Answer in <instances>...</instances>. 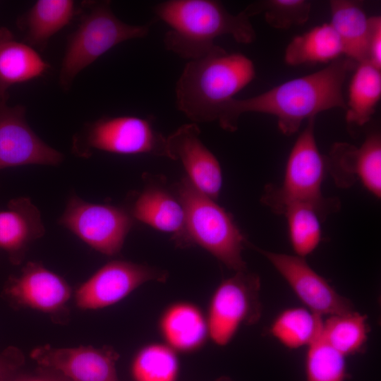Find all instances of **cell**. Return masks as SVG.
Instances as JSON below:
<instances>
[{"instance_id": "cell-28", "label": "cell", "mask_w": 381, "mask_h": 381, "mask_svg": "<svg viewBox=\"0 0 381 381\" xmlns=\"http://www.w3.org/2000/svg\"><path fill=\"white\" fill-rule=\"evenodd\" d=\"M283 214L287 220L289 240L296 255L305 258L312 253L322 239L321 219L312 207L296 204Z\"/></svg>"}, {"instance_id": "cell-27", "label": "cell", "mask_w": 381, "mask_h": 381, "mask_svg": "<svg viewBox=\"0 0 381 381\" xmlns=\"http://www.w3.org/2000/svg\"><path fill=\"white\" fill-rule=\"evenodd\" d=\"M179 371L176 352L164 343L145 345L138 351L131 363L135 381H176Z\"/></svg>"}, {"instance_id": "cell-25", "label": "cell", "mask_w": 381, "mask_h": 381, "mask_svg": "<svg viewBox=\"0 0 381 381\" xmlns=\"http://www.w3.org/2000/svg\"><path fill=\"white\" fill-rule=\"evenodd\" d=\"M323 320L308 308H288L279 313L271 325L270 332L288 349L307 347L319 338Z\"/></svg>"}, {"instance_id": "cell-16", "label": "cell", "mask_w": 381, "mask_h": 381, "mask_svg": "<svg viewBox=\"0 0 381 381\" xmlns=\"http://www.w3.org/2000/svg\"><path fill=\"white\" fill-rule=\"evenodd\" d=\"M6 291L19 305L51 315L64 310L72 294L61 277L33 262L10 281Z\"/></svg>"}, {"instance_id": "cell-2", "label": "cell", "mask_w": 381, "mask_h": 381, "mask_svg": "<svg viewBox=\"0 0 381 381\" xmlns=\"http://www.w3.org/2000/svg\"><path fill=\"white\" fill-rule=\"evenodd\" d=\"M154 11L169 27L163 38L165 48L188 61L209 54L220 36L231 35L241 44L256 38L250 18L243 11L229 13L219 1L168 0L157 4Z\"/></svg>"}, {"instance_id": "cell-32", "label": "cell", "mask_w": 381, "mask_h": 381, "mask_svg": "<svg viewBox=\"0 0 381 381\" xmlns=\"http://www.w3.org/2000/svg\"><path fill=\"white\" fill-rule=\"evenodd\" d=\"M23 362V354L16 349L0 353V381H11V377Z\"/></svg>"}, {"instance_id": "cell-18", "label": "cell", "mask_w": 381, "mask_h": 381, "mask_svg": "<svg viewBox=\"0 0 381 381\" xmlns=\"http://www.w3.org/2000/svg\"><path fill=\"white\" fill-rule=\"evenodd\" d=\"M44 233L40 212L29 198L13 199L0 210V249L14 262H20L30 244Z\"/></svg>"}, {"instance_id": "cell-33", "label": "cell", "mask_w": 381, "mask_h": 381, "mask_svg": "<svg viewBox=\"0 0 381 381\" xmlns=\"http://www.w3.org/2000/svg\"><path fill=\"white\" fill-rule=\"evenodd\" d=\"M11 381H68L59 374L49 370L40 368L35 375L11 380Z\"/></svg>"}, {"instance_id": "cell-31", "label": "cell", "mask_w": 381, "mask_h": 381, "mask_svg": "<svg viewBox=\"0 0 381 381\" xmlns=\"http://www.w3.org/2000/svg\"><path fill=\"white\" fill-rule=\"evenodd\" d=\"M370 30L368 39V61L381 69V17H370Z\"/></svg>"}, {"instance_id": "cell-30", "label": "cell", "mask_w": 381, "mask_h": 381, "mask_svg": "<svg viewBox=\"0 0 381 381\" xmlns=\"http://www.w3.org/2000/svg\"><path fill=\"white\" fill-rule=\"evenodd\" d=\"M311 2L306 0H266L248 5L242 11L250 18L264 13L267 23L277 29H289L309 18Z\"/></svg>"}, {"instance_id": "cell-34", "label": "cell", "mask_w": 381, "mask_h": 381, "mask_svg": "<svg viewBox=\"0 0 381 381\" xmlns=\"http://www.w3.org/2000/svg\"><path fill=\"white\" fill-rule=\"evenodd\" d=\"M217 381H231V380L226 377H222V378L219 379Z\"/></svg>"}, {"instance_id": "cell-11", "label": "cell", "mask_w": 381, "mask_h": 381, "mask_svg": "<svg viewBox=\"0 0 381 381\" xmlns=\"http://www.w3.org/2000/svg\"><path fill=\"white\" fill-rule=\"evenodd\" d=\"M249 245L265 256L286 280L302 303L312 312L335 315L354 310L351 301L339 294L308 264L305 258L274 253Z\"/></svg>"}, {"instance_id": "cell-19", "label": "cell", "mask_w": 381, "mask_h": 381, "mask_svg": "<svg viewBox=\"0 0 381 381\" xmlns=\"http://www.w3.org/2000/svg\"><path fill=\"white\" fill-rule=\"evenodd\" d=\"M159 329L164 344L176 353L195 351L209 338L206 316L189 302L169 306L159 318Z\"/></svg>"}, {"instance_id": "cell-17", "label": "cell", "mask_w": 381, "mask_h": 381, "mask_svg": "<svg viewBox=\"0 0 381 381\" xmlns=\"http://www.w3.org/2000/svg\"><path fill=\"white\" fill-rule=\"evenodd\" d=\"M130 214L157 230L171 234L177 246H190L183 207L176 197L162 186H147L135 200Z\"/></svg>"}, {"instance_id": "cell-20", "label": "cell", "mask_w": 381, "mask_h": 381, "mask_svg": "<svg viewBox=\"0 0 381 381\" xmlns=\"http://www.w3.org/2000/svg\"><path fill=\"white\" fill-rule=\"evenodd\" d=\"M49 68L33 47L16 40L6 28H0V101L8 100L11 86L40 77Z\"/></svg>"}, {"instance_id": "cell-13", "label": "cell", "mask_w": 381, "mask_h": 381, "mask_svg": "<svg viewBox=\"0 0 381 381\" xmlns=\"http://www.w3.org/2000/svg\"><path fill=\"white\" fill-rule=\"evenodd\" d=\"M30 356L40 368L56 373L68 381H120L116 367L119 355L109 346L45 345L32 350Z\"/></svg>"}, {"instance_id": "cell-1", "label": "cell", "mask_w": 381, "mask_h": 381, "mask_svg": "<svg viewBox=\"0 0 381 381\" xmlns=\"http://www.w3.org/2000/svg\"><path fill=\"white\" fill-rule=\"evenodd\" d=\"M356 65L346 57H339L317 72L286 81L254 97L233 98L220 107L217 121L224 130L234 132L245 113L270 114L277 118L280 131L290 136L305 119L315 118L320 112L339 107L346 109L343 86Z\"/></svg>"}, {"instance_id": "cell-5", "label": "cell", "mask_w": 381, "mask_h": 381, "mask_svg": "<svg viewBox=\"0 0 381 381\" xmlns=\"http://www.w3.org/2000/svg\"><path fill=\"white\" fill-rule=\"evenodd\" d=\"M174 189L185 212L190 246H200L235 272L246 270L242 251L247 240L231 214L202 193L187 176L176 183Z\"/></svg>"}, {"instance_id": "cell-14", "label": "cell", "mask_w": 381, "mask_h": 381, "mask_svg": "<svg viewBox=\"0 0 381 381\" xmlns=\"http://www.w3.org/2000/svg\"><path fill=\"white\" fill-rule=\"evenodd\" d=\"M325 157L326 170L338 187L347 188L356 182L377 198L381 197V138L372 133L360 147L334 143Z\"/></svg>"}, {"instance_id": "cell-12", "label": "cell", "mask_w": 381, "mask_h": 381, "mask_svg": "<svg viewBox=\"0 0 381 381\" xmlns=\"http://www.w3.org/2000/svg\"><path fill=\"white\" fill-rule=\"evenodd\" d=\"M0 101V170L25 165L55 166L63 155L44 143L30 128L22 105Z\"/></svg>"}, {"instance_id": "cell-15", "label": "cell", "mask_w": 381, "mask_h": 381, "mask_svg": "<svg viewBox=\"0 0 381 381\" xmlns=\"http://www.w3.org/2000/svg\"><path fill=\"white\" fill-rule=\"evenodd\" d=\"M195 123H186L167 138L168 158L179 160L189 179L205 195L216 200L219 195L222 176L216 157L200 138Z\"/></svg>"}, {"instance_id": "cell-8", "label": "cell", "mask_w": 381, "mask_h": 381, "mask_svg": "<svg viewBox=\"0 0 381 381\" xmlns=\"http://www.w3.org/2000/svg\"><path fill=\"white\" fill-rule=\"evenodd\" d=\"M260 279L247 270L223 280L210 299L206 320L209 338L227 345L239 328L259 321L262 314Z\"/></svg>"}, {"instance_id": "cell-9", "label": "cell", "mask_w": 381, "mask_h": 381, "mask_svg": "<svg viewBox=\"0 0 381 381\" xmlns=\"http://www.w3.org/2000/svg\"><path fill=\"white\" fill-rule=\"evenodd\" d=\"M59 223L95 250L114 255L121 251L133 218L121 207L91 203L73 195Z\"/></svg>"}, {"instance_id": "cell-29", "label": "cell", "mask_w": 381, "mask_h": 381, "mask_svg": "<svg viewBox=\"0 0 381 381\" xmlns=\"http://www.w3.org/2000/svg\"><path fill=\"white\" fill-rule=\"evenodd\" d=\"M306 381H346L349 377L346 356L320 336L308 346Z\"/></svg>"}, {"instance_id": "cell-3", "label": "cell", "mask_w": 381, "mask_h": 381, "mask_svg": "<svg viewBox=\"0 0 381 381\" xmlns=\"http://www.w3.org/2000/svg\"><path fill=\"white\" fill-rule=\"evenodd\" d=\"M255 77L252 60L217 45L186 64L175 87L177 107L193 123L217 121L220 107Z\"/></svg>"}, {"instance_id": "cell-10", "label": "cell", "mask_w": 381, "mask_h": 381, "mask_svg": "<svg viewBox=\"0 0 381 381\" xmlns=\"http://www.w3.org/2000/svg\"><path fill=\"white\" fill-rule=\"evenodd\" d=\"M167 273L145 265L124 260L107 262L81 284L75 294L77 306L97 310L121 301L143 284L164 282Z\"/></svg>"}, {"instance_id": "cell-26", "label": "cell", "mask_w": 381, "mask_h": 381, "mask_svg": "<svg viewBox=\"0 0 381 381\" xmlns=\"http://www.w3.org/2000/svg\"><path fill=\"white\" fill-rule=\"evenodd\" d=\"M368 317L355 310L329 316L322 322L320 337L344 356L363 349L370 331Z\"/></svg>"}, {"instance_id": "cell-23", "label": "cell", "mask_w": 381, "mask_h": 381, "mask_svg": "<svg viewBox=\"0 0 381 381\" xmlns=\"http://www.w3.org/2000/svg\"><path fill=\"white\" fill-rule=\"evenodd\" d=\"M381 97V72L368 61L357 64L349 89L346 121L350 127H361L375 111Z\"/></svg>"}, {"instance_id": "cell-21", "label": "cell", "mask_w": 381, "mask_h": 381, "mask_svg": "<svg viewBox=\"0 0 381 381\" xmlns=\"http://www.w3.org/2000/svg\"><path fill=\"white\" fill-rule=\"evenodd\" d=\"M332 27L340 41L343 55L359 64L368 61L370 20L361 3L349 0L329 1Z\"/></svg>"}, {"instance_id": "cell-6", "label": "cell", "mask_w": 381, "mask_h": 381, "mask_svg": "<svg viewBox=\"0 0 381 381\" xmlns=\"http://www.w3.org/2000/svg\"><path fill=\"white\" fill-rule=\"evenodd\" d=\"M76 30L68 37L59 83L68 90L75 77L101 56L125 41L145 37L150 25H130L114 13L109 1H89Z\"/></svg>"}, {"instance_id": "cell-7", "label": "cell", "mask_w": 381, "mask_h": 381, "mask_svg": "<svg viewBox=\"0 0 381 381\" xmlns=\"http://www.w3.org/2000/svg\"><path fill=\"white\" fill-rule=\"evenodd\" d=\"M73 149L80 155L96 150L168 157L167 138L156 130L152 121L130 115L103 116L87 123L74 139Z\"/></svg>"}, {"instance_id": "cell-4", "label": "cell", "mask_w": 381, "mask_h": 381, "mask_svg": "<svg viewBox=\"0 0 381 381\" xmlns=\"http://www.w3.org/2000/svg\"><path fill=\"white\" fill-rule=\"evenodd\" d=\"M315 118L308 120L306 128L296 140L282 185L265 187L260 201L277 214H283L291 205L303 204L314 208L323 220L340 208L337 198H327L322 193L326 164L315 138Z\"/></svg>"}, {"instance_id": "cell-22", "label": "cell", "mask_w": 381, "mask_h": 381, "mask_svg": "<svg viewBox=\"0 0 381 381\" xmlns=\"http://www.w3.org/2000/svg\"><path fill=\"white\" fill-rule=\"evenodd\" d=\"M75 12L71 0H38L18 20L25 43L44 49L51 37L66 26Z\"/></svg>"}, {"instance_id": "cell-24", "label": "cell", "mask_w": 381, "mask_h": 381, "mask_svg": "<svg viewBox=\"0 0 381 381\" xmlns=\"http://www.w3.org/2000/svg\"><path fill=\"white\" fill-rule=\"evenodd\" d=\"M341 55L337 35L329 23H325L293 38L285 49L284 61L289 66L330 63Z\"/></svg>"}]
</instances>
